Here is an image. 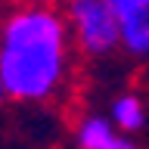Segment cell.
<instances>
[{
	"instance_id": "cell-1",
	"label": "cell",
	"mask_w": 149,
	"mask_h": 149,
	"mask_svg": "<svg viewBox=\"0 0 149 149\" xmlns=\"http://www.w3.org/2000/svg\"><path fill=\"white\" fill-rule=\"evenodd\" d=\"M72 65V31L53 0H16L0 16V84L6 100L44 102Z\"/></svg>"
},
{
	"instance_id": "cell-2",
	"label": "cell",
	"mask_w": 149,
	"mask_h": 149,
	"mask_svg": "<svg viewBox=\"0 0 149 149\" xmlns=\"http://www.w3.org/2000/svg\"><path fill=\"white\" fill-rule=\"evenodd\" d=\"M74 47L84 56H109L121 47V28L112 0H62Z\"/></svg>"
},
{
	"instance_id": "cell-3",
	"label": "cell",
	"mask_w": 149,
	"mask_h": 149,
	"mask_svg": "<svg viewBox=\"0 0 149 149\" xmlns=\"http://www.w3.org/2000/svg\"><path fill=\"white\" fill-rule=\"evenodd\" d=\"M121 28V47L134 56H149V0H112Z\"/></svg>"
},
{
	"instance_id": "cell-4",
	"label": "cell",
	"mask_w": 149,
	"mask_h": 149,
	"mask_svg": "<svg viewBox=\"0 0 149 149\" xmlns=\"http://www.w3.org/2000/svg\"><path fill=\"white\" fill-rule=\"evenodd\" d=\"M115 134H112V124L102 118H84V124L78 127V146L81 149H109L115 143Z\"/></svg>"
},
{
	"instance_id": "cell-5",
	"label": "cell",
	"mask_w": 149,
	"mask_h": 149,
	"mask_svg": "<svg viewBox=\"0 0 149 149\" xmlns=\"http://www.w3.org/2000/svg\"><path fill=\"white\" fill-rule=\"evenodd\" d=\"M112 118L115 124H121V130H137L143 124V106H140L137 96H118L115 106H112Z\"/></svg>"
},
{
	"instance_id": "cell-6",
	"label": "cell",
	"mask_w": 149,
	"mask_h": 149,
	"mask_svg": "<svg viewBox=\"0 0 149 149\" xmlns=\"http://www.w3.org/2000/svg\"><path fill=\"white\" fill-rule=\"evenodd\" d=\"M109 149H134V143H127V140H115Z\"/></svg>"
},
{
	"instance_id": "cell-7",
	"label": "cell",
	"mask_w": 149,
	"mask_h": 149,
	"mask_svg": "<svg viewBox=\"0 0 149 149\" xmlns=\"http://www.w3.org/2000/svg\"><path fill=\"white\" fill-rule=\"evenodd\" d=\"M3 96H6V93H3V84H0V100H3Z\"/></svg>"
}]
</instances>
